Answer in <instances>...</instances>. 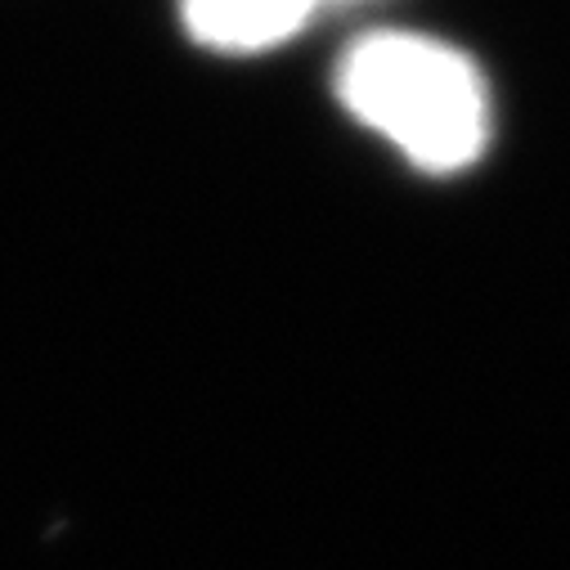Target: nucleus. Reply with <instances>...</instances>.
<instances>
[{
  "label": "nucleus",
  "mask_w": 570,
  "mask_h": 570,
  "mask_svg": "<svg viewBox=\"0 0 570 570\" xmlns=\"http://www.w3.org/2000/svg\"><path fill=\"white\" fill-rule=\"evenodd\" d=\"M342 104L382 139L426 167L459 171L485 154L490 90L481 68L422 32H368L337 72Z\"/></svg>",
  "instance_id": "1"
},
{
  "label": "nucleus",
  "mask_w": 570,
  "mask_h": 570,
  "mask_svg": "<svg viewBox=\"0 0 570 570\" xmlns=\"http://www.w3.org/2000/svg\"><path fill=\"white\" fill-rule=\"evenodd\" d=\"M189 32L212 50H269L306 28L320 0H180Z\"/></svg>",
  "instance_id": "2"
},
{
  "label": "nucleus",
  "mask_w": 570,
  "mask_h": 570,
  "mask_svg": "<svg viewBox=\"0 0 570 570\" xmlns=\"http://www.w3.org/2000/svg\"><path fill=\"white\" fill-rule=\"evenodd\" d=\"M320 6H342V0H320Z\"/></svg>",
  "instance_id": "3"
}]
</instances>
